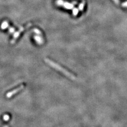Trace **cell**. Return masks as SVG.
Here are the masks:
<instances>
[{
  "label": "cell",
  "mask_w": 127,
  "mask_h": 127,
  "mask_svg": "<svg viewBox=\"0 0 127 127\" xmlns=\"http://www.w3.org/2000/svg\"><path fill=\"white\" fill-rule=\"evenodd\" d=\"M45 61L49 65V66H51L52 68H54V69L58 70V71L61 72L62 73L64 74L65 75H66L68 78L72 79H76V78L74 75H73V74L70 73L69 71H68V70H67L66 69L64 68L63 67L60 66L59 65H58L56 63H55L54 61L51 60L48 58H45Z\"/></svg>",
  "instance_id": "obj_1"
},
{
  "label": "cell",
  "mask_w": 127,
  "mask_h": 127,
  "mask_svg": "<svg viewBox=\"0 0 127 127\" xmlns=\"http://www.w3.org/2000/svg\"><path fill=\"white\" fill-rule=\"evenodd\" d=\"M31 25V23H29V24H28V25H27V26H23V27H21V28L19 29V31H17V32L14 35V36H13V40H12V41H11V43H14V42H15V41H16V39H17V37H18L19 36V35H20V34L21 32H23V31L25 30V28L29 27V26H30Z\"/></svg>",
  "instance_id": "obj_2"
},
{
  "label": "cell",
  "mask_w": 127,
  "mask_h": 127,
  "mask_svg": "<svg viewBox=\"0 0 127 127\" xmlns=\"http://www.w3.org/2000/svg\"><path fill=\"white\" fill-rule=\"evenodd\" d=\"M23 87H24V86L23 85H21V86H20V87H19L18 88H16V90H14L13 91H12L11 92H10L8 93V94H7V97H11L13 95H14V94H16V93L18 92L19 91H20V90H21L22 88H23Z\"/></svg>",
  "instance_id": "obj_3"
},
{
  "label": "cell",
  "mask_w": 127,
  "mask_h": 127,
  "mask_svg": "<svg viewBox=\"0 0 127 127\" xmlns=\"http://www.w3.org/2000/svg\"><path fill=\"white\" fill-rule=\"evenodd\" d=\"M35 40H36L37 43L40 44V45H41V44H42V43H43L42 39V38H41V37H40L36 36V37H35Z\"/></svg>",
  "instance_id": "obj_4"
},
{
  "label": "cell",
  "mask_w": 127,
  "mask_h": 127,
  "mask_svg": "<svg viewBox=\"0 0 127 127\" xmlns=\"http://www.w3.org/2000/svg\"><path fill=\"white\" fill-rule=\"evenodd\" d=\"M85 2L84 1H83L80 4H79V7H78V8H79V10L81 11H83L84 6H85Z\"/></svg>",
  "instance_id": "obj_5"
},
{
  "label": "cell",
  "mask_w": 127,
  "mask_h": 127,
  "mask_svg": "<svg viewBox=\"0 0 127 127\" xmlns=\"http://www.w3.org/2000/svg\"><path fill=\"white\" fill-rule=\"evenodd\" d=\"M78 10L75 8L73 10V16H76L78 14Z\"/></svg>",
  "instance_id": "obj_6"
},
{
  "label": "cell",
  "mask_w": 127,
  "mask_h": 127,
  "mask_svg": "<svg viewBox=\"0 0 127 127\" xmlns=\"http://www.w3.org/2000/svg\"><path fill=\"white\" fill-rule=\"evenodd\" d=\"M121 5L123 8H127V1L122 3L121 4Z\"/></svg>",
  "instance_id": "obj_7"
},
{
  "label": "cell",
  "mask_w": 127,
  "mask_h": 127,
  "mask_svg": "<svg viewBox=\"0 0 127 127\" xmlns=\"http://www.w3.org/2000/svg\"><path fill=\"white\" fill-rule=\"evenodd\" d=\"M112 1H113L114 2V3L117 4V5H120V0H112Z\"/></svg>",
  "instance_id": "obj_8"
},
{
  "label": "cell",
  "mask_w": 127,
  "mask_h": 127,
  "mask_svg": "<svg viewBox=\"0 0 127 127\" xmlns=\"http://www.w3.org/2000/svg\"><path fill=\"white\" fill-rule=\"evenodd\" d=\"M34 32H36V33L37 34H41V31H40L39 30H38V29H34Z\"/></svg>",
  "instance_id": "obj_9"
},
{
  "label": "cell",
  "mask_w": 127,
  "mask_h": 127,
  "mask_svg": "<svg viewBox=\"0 0 127 127\" xmlns=\"http://www.w3.org/2000/svg\"><path fill=\"white\" fill-rule=\"evenodd\" d=\"M9 119V116H8V115H5L4 116V120L5 121H8Z\"/></svg>",
  "instance_id": "obj_10"
},
{
  "label": "cell",
  "mask_w": 127,
  "mask_h": 127,
  "mask_svg": "<svg viewBox=\"0 0 127 127\" xmlns=\"http://www.w3.org/2000/svg\"></svg>",
  "instance_id": "obj_11"
}]
</instances>
